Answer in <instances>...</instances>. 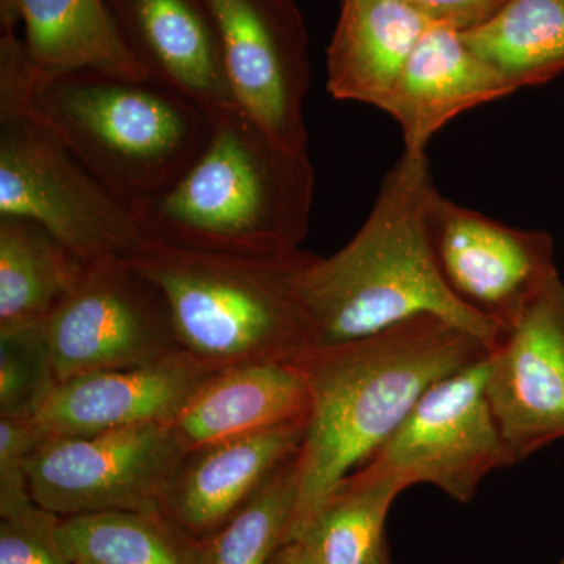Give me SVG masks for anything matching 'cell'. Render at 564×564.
Wrapping results in <instances>:
<instances>
[{
  "label": "cell",
  "mask_w": 564,
  "mask_h": 564,
  "mask_svg": "<svg viewBox=\"0 0 564 564\" xmlns=\"http://www.w3.org/2000/svg\"><path fill=\"white\" fill-rule=\"evenodd\" d=\"M488 356L478 337L434 315L307 352L310 411L284 543L302 536L334 489L380 452L423 393Z\"/></svg>",
  "instance_id": "obj_1"
},
{
  "label": "cell",
  "mask_w": 564,
  "mask_h": 564,
  "mask_svg": "<svg viewBox=\"0 0 564 564\" xmlns=\"http://www.w3.org/2000/svg\"><path fill=\"white\" fill-rule=\"evenodd\" d=\"M0 110L35 121L129 207L172 187L210 132L209 111L158 80L99 69L33 76L17 31H0Z\"/></svg>",
  "instance_id": "obj_2"
},
{
  "label": "cell",
  "mask_w": 564,
  "mask_h": 564,
  "mask_svg": "<svg viewBox=\"0 0 564 564\" xmlns=\"http://www.w3.org/2000/svg\"><path fill=\"white\" fill-rule=\"evenodd\" d=\"M433 187L426 151H403L350 242L329 258L310 252L295 276L310 351L434 315L491 352L499 326L455 295L434 258L426 221Z\"/></svg>",
  "instance_id": "obj_3"
},
{
  "label": "cell",
  "mask_w": 564,
  "mask_h": 564,
  "mask_svg": "<svg viewBox=\"0 0 564 564\" xmlns=\"http://www.w3.org/2000/svg\"><path fill=\"white\" fill-rule=\"evenodd\" d=\"M206 147L187 172L131 210L148 239L191 250L278 258L310 234V154L272 139L237 106L209 110Z\"/></svg>",
  "instance_id": "obj_4"
},
{
  "label": "cell",
  "mask_w": 564,
  "mask_h": 564,
  "mask_svg": "<svg viewBox=\"0 0 564 564\" xmlns=\"http://www.w3.org/2000/svg\"><path fill=\"white\" fill-rule=\"evenodd\" d=\"M307 256L248 258L150 239L132 263L165 296L182 350L218 373L306 358L310 334L295 276Z\"/></svg>",
  "instance_id": "obj_5"
},
{
  "label": "cell",
  "mask_w": 564,
  "mask_h": 564,
  "mask_svg": "<svg viewBox=\"0 0 564 564\" xmlns=\"http://www.w3.org/2000/svg\"><path fill=\"white\" fill-rule=\"evenodd\" d=\"M0 217L36 223L87 263L132 262L150 240L131 207L14 110H0Z\"/></svg>",
  "instance_id": "obj_6"
},
{
  "label": "cell",
  "mask_w": 564,
  "mask_h": 564,
  "mask_svg": "<svg viewBox=\"0 0 564 564\" xmlns=\"http://www.w3.org/2000/svg\"><path fill=\"white\" fill-rule=\"evenodd\" d=\"M187 448L172 423L47 437L28 459L33 502L58 516L163 513Z\"/></svg>",
  "instance_id": "obj_7"
},
{
  "label": "cell",
  "mask_w": 564,
  "mask_h": 564,
  "mask_svg": "<svg viewBox=\"0 0 564 564\" xmlns=\"http://www.w3.org/2000/svg\"><path fill=\"white\" fill-rule=\"evenodd\" d=\"M43 332L58 384L182 350L161 289L128 261L90 263Z\"/></svg>",
  "instance_id": "obj_8"
},
{
  "label": "cell",
  "mask_w": 564,
  "mask_h": 564,
  "mask_svg": "<svg viewBox=\"0 0 564 564\" xmlns=\"http://www.w3.org/2000/svg\"><path fill=\"white\" fill-rule=\"evenodd\" d=\"M488 372L489 356L433 384L369 463L404 489L432 485L473 502L489 474L513 466L486 392Z\"/></svg>",
  "instance_id": "obj_9"
},
{
  "label": "cell",
  "mask_w": 564,
  "mask_h": 564,
  "mask_svg": "<svg viewBox=\"0 0 564 564\" xmlns=\"http://www.w3.org/2000/svg\"><path fill=\"white\" fill-rule=\"evenodd\" d=\"M220 35L234 101L293 152L310 154L307 39L292 0H202Z\"/></svg>",
  "instance_id": "obj_10"
},
{
  "label": "cell",
  "mask_w": 564,
  "mask_h": 564,
  "mask_svg": "<svg viewBox=\"0 0 564 564\" xmlns=\"http://www.w3.org/2000/svg\"><path fill=\"white\" fill-rule=\"evenodd\" d=\"M434 258L455 295L500 332L556 272L554 240L467 209L437 191L426 207Z\"/></svg>",
  "instance_id": "obj_11"
},
{
  "label": "cell",
  "mask_w": 564,
  "mask_h": 564,
  "mask_svg": "<svg viewBox=\"0 0 564 564\" xmlns=\"http://www.w3.org/2000/svg\"><path fill=\"white\" fill-rule=\"evenodd\" d=\"M511 464L564 440V282L555 273L489 352L486 383Z\"/></svg>",
  "instance_id": "obj_12"
},
{
  "label": "cell",
  "mask_w": 564,
  "mask_h": 564,
  "mask_svg": "<svg viewBox=\"0 0 564 564\" xmlns=\"http://www.w3.org/2000/svg\"><path fill=\"white\" fill-rule=\"evenodd\" d=\"M215 372L187 351L65 381L33 419L44 440L172 423Z\"/></svg>",
  "instance_id": "obj_13"
},
{
  "label": "cell",
  "mask_w": 564,
  "mask_h": 564,
  "mask_svg": "<svg viewBox=\"0 0 564 564\" xmlns=\"http://www.w3.org/2000/svg\"><path fill=\"white\" fill-rule=\"evenodd\" d=\"M141 69L207 111L236 106L215 22L202 0H104Z\"/></svg>",
  "instance_id": "obj_14"
},
{
  "label": "cell",
  "mask_w": 564,
  "mask_h": 564,
  "mask_svg": "<svg viewBox=\"0 0 564 564\" xmlns=\"http://www.w3.org/2000/svg\"><path fill=\"white\" fill-rule=\"evenodd\" d=\"M306 419L228 437L185 455L163 513L196 540L220 530L302 448Z\"/></svg>",
  "instance_id": "obj_15"
},
{
  "label": "cell",
  "mask_w": 564,
  "mask_h": 564,
  "mask_svg": "<svg viewBox=\"0 0 564 564\" xmlns=\"http://www.w3.org/2000/svg\"><path fill=\"white\" fill-rule=\"evenodd\" d=\"M516 91L467 46L463 31L432 22L381 111L402 129L404 151H426L430 140L464 111Z\"/></svg>",
  "instance_id": "obj_16"
},
{
  "label": "cell",
  "mask_w": 564,
  "mask_h": 564,
  "mask_svg": "<svg viewBox=\"0 0 564 564\" xmlns=\"http://www.w3.org/2000/svg\"><path fill=\"white\" fill-rule=\"evenodd\" d=\"M310 384L302 362H258L215 373L172 422L187 452L303 421Z\"/></svg>",
  "instance_id": "obj_17"
},
{
  "label": "cell",
  "mask_w": 564,
  "mask_h": 564,
  "mask_svg": "<svg viewBox=\"0 0 564 564\" xmlns=\"http://www.w3.org/2000/svg\"><path fill=\"white\" fill-rule=\"evenodd\" d=\"M432 21L406 0H343L328 47V91L381 110Z\"/></svg>",
  "instance_id": "obj_18"
},
{
  "label": "cell",
  "mask_w": 564,
  "mask_h": 564,
  "mask_svg": "<svg viewBox=\"0 0 564 564\" xmlns=\"http://www.w3.org/2000/svg\"><path fill=\"white\" fill-rule=\"evenodd\" d=\"M20 25L35 77L99 69L150 79L122 43L104 0H0V31Z\"/></svg>",
  "instance_id": "obj_19"
},
{
  "label": "cell",
  "mask_w": 564,
  "mask_h": 564,
  "mask_svg": "<svg viewBox=\"0 0 564 564\" xmlns=\"http://www.w3.org/2000/svg\"><path fill=\"white\" fill-rule=\"evenodd\" d=\"M88 265L36 223L0 217V333L46 321Z\"/></svg>",
  "instance_id": "obj_20"
},
{
  "label": "cell",
  "mask_w": 564,
  "mask_h": 564,
  "mask_svg": "<svg viewBox=\"0 0 564 564\" xmlns=\"http://www.w3.org/2000/svg\"><path fill=\"white\" fill-rule=\"evenodd\" d=\"M463 36L516 90L538 87L564 70V0H507Z\"/></svg>",
  "instance_id": "obj_21"
},
{
  "label": "cell",
  "mask_w": 564,
  "mask_h": 564,
  "mask_svg": "<svg viewBox=\"0 0 564 564\" xmlns=\"http://www.w3.org/2000/svg\"><path fill=\"white\" fill-rule=\"evenodd\" d=\"M403 491L392 475L364 464L334 489L296 541L318 564H373L388 549L386 519Z\"/></svg>",
  "instance_id": "obj_22"
},
{
  "label": "cell",
  "mask_w": 564,
  "mask_h": 564,
  "mask_svg": "<svg viewBox=\"0 0 564 564\" xmlns=\"http://www.w3.org/2000/svg\"><path fill=\"white\" fill-rule=\"evenodd\" d=\"M57 532L74 563L204 564L203 541L165 513L73 516L61 518Z\"/></svg>",
  "instance_id": "obj_23"
},
{
  "label": "cell",
  "mask_w": 564,
  "mask_h": 564,
  "mask_svg": "<svg viewBox=\"0 0 564 564\" xmlns=\"http://www.w3.org/2000/svg\"><path fill=\"white\" fill-rule=\"evenodd\" d=\"M296 456L280 467L220 530L203 541L204 564H270L284 543L295 505Z\"/></svg>",
  "instance_id": "obj_24"
},
{
  "label": "cell",
  "mask_w": 564,
  "mask_h": 564,
  "mask_svg": "<svg viewBox=\"0 0 564 564\" xmlns=\"http://www.w3.org/2000/svg\"><path fill=\"white\" fill-rule=\"evenodd\" d=\"M57 386L43 323L0 333V417L33 421Z\"/></svg>",
  "instance_id": "obj_25"
},
{
  "label": "cell",
  "mask_w": 564,
  "mask_h": 564,
  "mask_svg": "<svg viewBox=\"0 0 564 564\" xmlns=\"http://www.w3.org/2000/svg\"><path fill=\"white\" fill-rule=\"evenodd\" d=\"M58 516L36 507L0 522V564H76L58 538Z\"/></svg>",
  "instance_id": "obj_26"
},
{
  "label": "cell",
  "mask_w": 564,
  "mask_h": 564,
  "mask_svg": "<svg viewBox=\"0 0 564 564\" xmlns=\"http://www.w3.org/2000/svg\"><path fill=\"white\" fill-rule=\"evenodd\" d=\"M43 440L35 422L0 417V518L36 507L29 488L28 459Z\"/></svg>",
  "instance_id": "obj_27"
},
{
  "label": "cell",
  "mask_w": 564,
  "mask_h": 564,
  "mask_svg": "<svg viewBox=\"0 0 564 564\" xmlns=\"http://www.w3.org/2000/svg\"><path fill=\"white\" fill-rule=\"evenodd\" d=\"M432 22L467 31L488 20L507 0H406Z\"/></svg>",
  "instance_id": "obj_28"
},
{
  "label": "cell",
  "mask_w": 564,
  "mask_h": 564,
  "mask_svg": "<svg viewBox=\"0 0 564 564\" xmlns=\"http://www.w3.org/2000/svg\"><path fill=\"white\" fill-rule=\"evenodd\" d=\"M270 564H318L303 541H289L274 552Z\"/></svg>",
  "instance_id": "obj_29"
},
{
  "label": "cell",
  "mask_w": 564,
  "mask_h": 564,
  "mask_svg": "<svg viewBox=\"0 0 564 564\" xmlns=\"http://www.w3.org/2000/svg\"><path fill=\"white\" fill-rule=\"evenodd\" d=\"M373 564H391V560H389L388 549H386L383 554H381L380 556H378L377 560H375Z\"/></svg>",
  "instance_id": "obj_30"
},
{
  "label": "cell",
  "mask_w": 564,
  "mask_h": 564,
  "mask_svg": "<svg viewBox=\"0 0 564 564\" xmlns=\"http://www.w3.org/2000/svg\"><path fill=\"white\" fill-rule=\"evenodd\" d=\"M556 564H564V558L560 560V562Z\"/></svg>",
  "instance_id": "obj_31"
},
{
  "label": "cell",
  "mask_w": 564,
  "mask_h": 564,
  "mask_svg": "<svg viewBox=\"0 0 564 564\" xmlns=\"http://www.w3.org/2000/svg\"><path fill=\"white\" fill-rule=\"evenodd\" d=\"M76 564H87V563H76Z\"/></svg>",
  "instance_id": "obj_32"
}]
</instances>
